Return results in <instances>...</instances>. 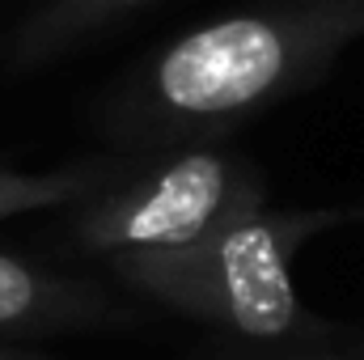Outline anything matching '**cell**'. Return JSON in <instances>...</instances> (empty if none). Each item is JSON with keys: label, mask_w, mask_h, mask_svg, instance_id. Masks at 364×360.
Wrapping results in <instances>:
<instances>
[{"label": "cell", "mask_w": 364, "mask_h": 360, "mask_svg": "<svg viewBox=\"0 0 364 360\" xmlns=\"http://www.w3.org/2000/svg\"><path fill=\"white\" fill-rule=\"evenodd\" d=\"M123 162L97 157V162H68L51 170H21L0 162V221L26 216V212H51V208H81L85 199L102 195L110 182L123 179Z\"/></svg>", "instance_id": "5"}, {"label": "cell", "mask_w": 364, "mask_h": 360, "mask_svg": "<svg viewBox=\"0 0 364 360\" xmlns=\"http://www.w3.org/2000/svg\"><path fill=\"white\" fill-rule=\"evenodd\" d=\"M110 314H114L110 301L93 284L68 280L43 263L0 250V339L68 331V327H97Z\"/></svg>", "instance_id": "4"}, {"label": "cell", "mask_w": 364, "mask_h": 360, "mask_svg": "<svg viewBox=\"0 0 364 360\" xmlns=\"http://www.w3.org/2000/svg\"><path fill=\"white\" fill-rule=\"evenodd\" d=\"M263 208L267 195L250 166L212 149H182L153 166H127L119 182L85 199L73 221V246L106 259L174 250Z\"/></svg>", "instance_id": "3"}, {"label": "cell", "mask_w": 364, "mask_h": 360, "mask_svg": "<svg viewBox=\"0 0 364 360\" xmlns=\"http://www.w3.org/2000/svg\"><path fill=\"white\" fill-rule=\"evenodd\" d=\"M225 360H343V356H225Z\"/></svg>", "instance_id": "8"}, {"label": "cell", "mask_w": 364, "mask_h": 360, "mask_svg": "<svg viewBox=\"0 0 364 360\" xmlns=\"http://www.w3.org/2000/svg\"><path fill=\"white\" fill-rule=\"evenodd\" d=\"M144 4H153V0H51L21 26V34L13 43V64L34 68L51 55H64L68 47L85 43L102 26H110Z\"/></svg>", "instance_id": "6"}, {"label": "cell", "mask_w": 364, "mask_h": 360, "mask_svg": "<svg viewBox=\"0 0 364 360\" xmlns=\"http://www.w3.org/2000/svg\"><path fill=\"white\" fill-rule=\"evenodd\" d=\"M348 212H255L174 250L110 255V271L149 301L233 331L242 339H292L314 331L292 284V259Z\"/></svg>", "instance_id": "2"}, {"label": "cell", "mask_w": 364, "mask_h": 360, "mask_svg": "<svg viewBox=\"0 0 364 360\" xmlns=\"http://www.w3.org/2000/svg\"><path fill=\"white\" fill-rule=\"evenodd\" d=\"M356 38L364 0H272L186 30L157 51L110 106L136 149H174L250 119L314 85Z\"/></svg>", "instance_id": "1"}, {"label": "cell", "mask_w": 364, "mask_h": 360, "mask_svg": "<svg viewBox=\"0 0 364 360\" xmlns=\"http://www.w3.org/2000/svg\"><path fill=\"white\" fill-rule=\"evenodd\" d=\"M0 360H55V356H38V352H21V348H4L0 344Z\"/></svg>", "instance_id": "7"}]
</instances>
